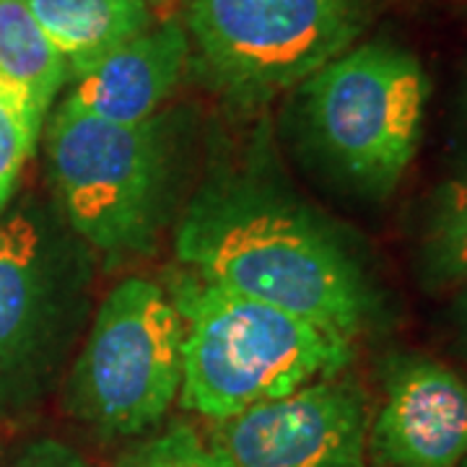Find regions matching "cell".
I'll return each mask as SVG.
<instances>
[{
    "instance_id": "6da1fadb",
    "label": "cell",
    "mask_w": 467,
    "mask_h": 467,
    "mask_svg": "<svg viewBox=\"0 0 467 467\" xmlns=\"http://www.w3.org/2000/svg\"><path fill=\"white\" fill-rule=\"evenodd\" d=\"M174 252L205 284L312 319L353 343L384 315L379 285L333 223L250 174L202 184L177 221Z\"/></svg>"
},
{
    "instance_id": "7a4b0ae2",
    "label": "cell",
    "mask_w": 467,
    "mask_h": 467,
    "mask_svg": "<svg viewBox=\"0 0 467 467\" xmlns=\"http://www.w3.org/2000/svg\"><path fill=\"white\" fill-rule=\"evenodd\" d=\"M184 149V122L171 112L112 125L57 109L47 169L60 216L107 263L150 254L182 192Z\"/></svg>"
},
{
    "instance_id": "3957f363",
    "label": "cell",
    "mask_w": 467,
    "mask_h": 467,
    "mask_svg": "<svg viewBox=\"0 0 467 467\" xmlns=\"http://www.w3.org/2000/svg\"><path fill=\"white\" fill-rule=\"evenodd\" d=\"M171 299L184 325L180 402L213 420L337 377L356 353L346 335L190 273Z\"/></svg>"
},
{
    "instance_id": "277c9868",
    "label": "cell",
    "mask_w": 467,
    "mask_h": 467,
    "mask_svg": "<svg viewBox=\"0 0 467 467\" xmlns=\"http://www.w3.org/2000/svg\"><path fill=\"white\" fill-rule=\"evenodd\" d=\"M431 81L395 42H364L301 84V122L319 164L358 198H389L416 159Z\"/></svg>"
},
{
    "instance_id": "5b68a950",
    "label": "cell",
    "mask_w": 467,
    "mask_h": 467,
    "mask_svg": "<svg viewBox=\"0 0 467 467\" xmlns=\"http://www.w3.org/2000/svg\"><path fill=\"white\" fill-rule=\"evenodd\" d=\"M94 252L60 211L0 218V418L24 416L60 379L88 327Z\"/></svg>"
},
{
    "instance_id": "8992f818",
    "label": "cell",
    "mask_w": 467,
    "mask_h": 467,
    "mask_svg": "<svg viewBox=\"0 0 467 467\" xmlns=\"http://www.w3.org/2000/svg\"><path fill=\"white\" fill-rule=\"evenodd\" d=\"M184 325L149 278H122L97 306L76 353L63 405L101 436H135L167 416L182 387Z\"/></svg>"
},
{
    "instance_id": "52a82bcc",
    "label": "cell",
    "mask_w": 467,
    "mask_h": 467,
    "mask_svg": "<svg viewBox=\"0 0 467 467\" xmlns=\"http://www.w3.org/2000/svg\"><path fill=\"white\" fill-rule=\"evenodd\" d=\"M364 24L358 0H190L182 21L211 84L242 104L301 86Z\"/></svg>"
},
{
    "instance_id": "ba28073f",
    "label": "cell",
    "mask_w": 467,
    "mask_h": 467,
    "mask_svg": "<svg viewBox=\"0 0 467 467\" xmlns=\"http://www.w3.org/2000/svg\"><path fill=\"white\" fill-rule=\"evenodd\" d=\"M367 389L327 377L221 420L216 441L236 467H368Z\"/></svg>"
},
{
    "instance_id": "9c48e42d",
    "label": "cell",
    "mask_w": 467,
    "mask_h": 467,
    "mask_svg": "<svg viewBox=\"0 0 467 467\" xmlns=\"http://www.w3.org/2000/svg\"><path fill=\"white\" fill-rule=\"evenodd\" d=\"M368 460L377 467L465 465V377L429 356H392L382 368V402L368 420Z\"/></svg>"
},
{
    "instance_id": "30bf717a",
    "label": "cell",
    "mask_w": 467,
    "mask_h": 467,
    "mask_svg": "<svg viewBox=\"0 0 467 467\" xmlns=\"http://www.w3.org/2000/svg\"><path fill=\"white\" fill-rule=\"evenodd\" d=\"M192 57L182 21L150 24L94 67L76 76L57 109L112 125H138L161 112Z\"/></svg>"
},
{
    "instance_id": "8fae6325",
    "label": "cell",
    "mask_w": 467,
    "mask_h": 467,
    "mask_svg": "<svg viewBox=\"0 0 467 467\" xmlns=\"http://www.w3.org/2000/svg\"><path fill=\"white\" fill-rule=\"evenodd\" d=\"M42 32L81 76L153 24L146 0H24Z\"/></svg>"
},
{
    "instance_id": "7c38bea8",
    "label": "cell",
    "mask_w": 467,
    "mask_h": 467,
    "mask_svg": "<svg viewBox=\"0 0 467 467\" xmlns=\"http://www.w3.org/2000/svg\"><path fill=\"white\" fill-rule=\"evenodd\" d=\"M0 78L16 86L42 117L70 78L66 57L24 0H0Z\"/></svg>"
},
{
    "instance_id": "4fadbf2b",
    "label": "cell",
    "mask_w": 467,
    "mask_h": 467,
    "mask_svg": "<svg viewBox=\"0 0 467 467\" xmlns=\"http://www.w3.org/2000/svg\"><path fill=\"white\" fill-rule=\"evenodd\" d=\"M416 273L431 294L467 285V171L441 182L426 201L416 242Z\"/></svg>"
},
{
    "instance_id": "5bb4252c",
    "label": "cell",
    "mask_w": 467,
    "mask_h": 467,
    "mask_svg": "<svg viewBox=\"0 0 467 467\" xmlns=\"http://www.w3.org/2000/svg\"><path fill=\"white\" fill-rule=\"evenodd\" d=\"M39 115L16 86L0 78V213L16 190L21 169L29 161L42 133Z\"/></svg>"
},
{
    "instance_id": "9a60e30c",
    "label": "cell",
    "mask_w": 467,
    "mask_h": 467,
    "mask_svg": "<svg viewBox=\"0 0 467 467\" xmlns=\"http://www.w3.org/2000/svg\"><path fill=\"white\" fill-rule=\"evenodd\" d=\"M117 467H236L213 439H202L190 423H171L128 451Z\"/></svg>"
},
{
    "instance_id": "2e32d148",
    "label": "cell",
    "mask_w": 467,
    "mask_h": 467,
    "mask_svg": "<svg viewBox=\"0 0 467 467\" xmlns=\"http://www.w3.org/2000/svg\"><path fill=\"white\" fill-rule=\"evenodd\" d=\"M3 467H88L84 457L57 439H39L26 444Z\"/></svg>"
},
{
    "instance_id": "e0dca14e",
    "label": "cell",
    "mask_w": 467,
    "mask_h": 467,
    "mask_svg": "<svg viewBox=\"0 0 467 467\" xmlns=\"http://www.w3.org/2000/svg\"><path fill=\"white\" fill-rule=\"evenodd\" d=\"M451 348L467 364V285L457 288L450 304Z\"/></svg>"
},
{
    "instance_id": "ac0fdd59",
    "label": "cell",
    "mask_w": 467,
    "mask_h": 467,
    "mask_svg": "<svg viewBox=\"0 0 467 467\" xmlns=\"http://www.w3.org/2000/svg\"><path fill=\"white\" fill-rule=\"evenodd\" d=\"M457 133H460L457 143L467 159V70L462 78V88H460V99H457Z\"/></svg>"
},
{
    "instance_id": "d6986e66",
    "label": "cell",
    "mask_w": 467,
    "mask_h": 467,
    "mask_svg": "<svg viewBox=\"0 0 467 467\" xmlns=\"http://www.w3.org/2000/svg\"><path fill=\"white\" fill-rule=\"evenodd\" d=\"M146 3H149L150 8H153V5H159V3H167V0H146Z\"/></svg>"
}]
</instances>
